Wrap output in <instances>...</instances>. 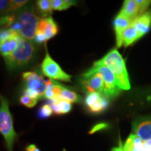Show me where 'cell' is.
<instances>
[{
	"mask_svg": "<svg viewBox=\"0 0 151 151\" xmlns=\"http://www.w3.org/2000/svg\"><path fill=\"white\" fill-rule=\"evenodd\" d=\"M105 66L113 73L117 85L121 90H129L130 83L125 62L116 48L113 49L101 60L94 62L93 67Z\"/></svg>",
	"mask_w": 151,
	"mask_h": 151,
	"instance_id": "6da1fadb",
	"label": "cell"
},
{
	"mask_svg": "<svg viewBox=\"0 0 151 151\" xmlns=\"http://www.w3.org/2000/svg\"><path fill=\"white\" fill-rule=\"evenodd\" d=\"M16 22L20 26L18 33L20 37L29 41L35 40L39 20L33 5L28 4L16 12Z\"/></svg>",
	"mask_w": 151,
	"mask_h": 151,
	"instance_id": "7a4b0ae2",
	"label": "cell"
},
{
	"mask_svg": "<svg viewBox=\"0 0 151 151\" xmlns=\"http://www.w3.org/2000/svg\"><path fill=\"white\" fill-rule=\"evenodd\" d=\"M35 47L30 41L20 37L18 46L10 55L4 58L9 70H17L27 65L33 60Z\"/></svg>",
	"mask_w": 151,
	"mask_h": 151,
	"instance_id": "3957f363",
	"label": "cell"
},
{
	"mask_svg": "<svg viewBox=\"0 0 151 151\" xmlns=\"http://www.w3.org/2000/svg\"><path fill=\"white\" fill-rule=\"evenodd\" d=\"M0 133L4 139L7 150L13 151L17 134L14 127L9 101L3 97H0Z\"/></svg>",
	"mask_w": 151,
	"mask_h": 151,
	"instance_id": "277c9868",
	"label": "cell"
},
{
	"mask_svg": "<svg viewBox=\"0 0 151 151\" xmlns=\"http://www.w3.org/2000/svg\"><path fill=\"white\" fill-rule=\"evenodd\" d=\"M88 71L92 73H97L101 76L104 83L103 96L109 99L117 97L122 90L117 85L115 75L108 67L105 66H97L92 67Z\"/></svg>",
	"mask_w": 151,
	"mask_h": 151,
	"instance_id": "5b68a950",
	"label": "cell"
},
{
	"mask_svg": "<svg viewBox=\"0 0 151 151\" xmlns=\"http://www.w3.org/2000/svg\"><path fill=\"white\" fill-rule=\"evenodd\" d=\"M41 71L43 74L52 80L71 82V76L62 70L60 65L52 59L48 52H46L44 60L41 64Z\"/></svg>",
	"mask_w": 151,
	"mask_h": 151,
	"instance_id": "8992f818",
	"label": "cell"
},
{
	"mask_svg": "<svg viewBox=\"0 0 151 151\" xmlns=\"http://www.w3.org/2000/svg\"><path fill=\"white\" fill-rule=\"evenodd\" d=\"M22 78L25 84V88L35 92L40 99H42L47 89V82L44 81L42 76L37 73L27 71L22 73Z\"/></svg>",
	"mask_w": 151,
	"mask_h": 151,
	"instance_id": "52a82bcc",
	"label": "cell"
},
{
	"mask_svg": "<svg viewBox=\"0 0 151 151\" xmlns=\"http://www.w3.org/2000/svg\"><path fill=\"white\" fill-rule=\"evenodd\" d=\"M81 85L83 88L90 92H97L103 95L104 83L101 76L97 73H92L87 71L82 76Z\"/></svg>",
	"mask_w": 151,
	"mask_h": 151,
	"instance_id": "ba28073f",
	"label": "cell"
},
{
	"mask_svg": "<svg viewBox=\"0 0 151 151\" xmlns=\"http://www.w3.org/2000/svg\"><path fill=\"white\" fill-rule=\"evenodd\" d=\"M132 129L134 134L141 138L143 142L151 140V116L136 119L132 123Z\"/></svg>",
	"mask_w": 151,
	"mask_h": 151,
	"instance_id": "9c48e42d",
	"label": "cell"
},
{
	"mask_svg": "<svg viewBox=\"0 0 151 151\" xmlns=\"http://www.w3.org/2000/svg\"><path fill=\"white\" fill-rule=\"evenodd\" d=\"M132 22V20L120 14H118L115 18L113 25L116 32L117 48H120L122 46V35L124 32L131 25Z\"/></svg>",
	"mask_w": 151,
	"mask_h": 151,
	"instance_id": "30bf717a",
	"label": "cell"
},
{
	"mask_svg": "<svg viewBox=\"0 0 151 151\" xmlns=\"http://www.w3.org/2000/svg\"><path fill=\"white\" fill-rule=\"evenodd\" d=\"M132 25L137 29L139 39L146 35L151 26V10H148L145 14L135 18L132 21Z\"/></svg>",
	"mask_w": 151,
	"mask_h": 151,
	"instance_id": "8fae6325",
	"label": "cell"
},
{
	"mask_svg": "<svg viewBox=\"0 0 151 151\" xmlns=\"http://www.w3.org/2000/svg\"><path fill=\"white\" fill-rule=\"evenodd\" d=\"M37 32H41L45 34L47 39L54 37L58 32V27L52 17L41 18L39 20L37 26Z\"/></svg>",
	"mask_w": 151,
	"mask_h": 151,
	"instance_id": "7c38bea8",
	"label": "cell"
},
{
	"mask_svg": "<svg viewBox=\"0 0 151 151\" xmlns=\"http://www.w3.org/2000/svg\"><path fill=\"white\" fill-rule=\"evenodd\" d=\"M48 104L51 106L52 112L56 115L67 114L70 112L72 109V105L71 103L60 98L50 100Z\"/></svg>",
	"mask_w": 151,
	"mask_h": 151,
	"instance_id": "4fadbf2b",
	"label": "cell"
},
{
	"mask_svg": "<svg viewBox=\"0 0 151 151\" xmlns=\"http://www.w3.org/2000/svg\"><path fill=\"white\" fill-rule=\"evenodd\" d=\"M120 14L127 17L133 21L139 16V6L134 0H125L123 3Z\"/></svg>",
	"mask_w": 151,
	"mask_h": 151,
	"instance_id": "5bb4252c",
	"label": "cell"
},
{
	"mask_svg": "<svg viewBox=\"0 0 151 151\" xmlns=\"http://www.w3.org/2000/svg\"><path fill=\"white\" fill-rule=\"evenodd\" d=\"M20 39V37L18 36V37L11 38L9 40L0 43V54L4 58L10 55L18 48Z\"/></svg>",
	"mask_w": 151,
	"mask_h": 151,
	"instance_id": "9a60e30c",
	"label": "cell"
},
{
	"mask_svg": "<svg viewBox=\"0 0 151 151\" xmlns=\"http://www.w3.org/2000/svg\"><path fill=\"white\" fill-rule=\"evenodd\" d=\"M143 141L134 134H131L124 143V151H142Z\"/></svg>",
	"mask_w": 151,
	"mask_h": 151,
	"instance_id": "2e32d148",
	"label": "cell"
},
{
	"mask_svg": "<svg viewBox=\"0 0 151 151\" xmlns=\"http://www.w3.org/2000/svg\"><path fill=\"white\" fill-rule=\"evenodd\" d=\"M47 89L43 98L52 100L59 98L64 86L53 83L51 79L47 81Z\"/></svg>",
	"mask_w": 151,
	"mask_h": 151,
	"instance_id": "e0dca14e",
	"label": "cell"
},
{
	"mask_svg": "<svg viewBox=\"0 0 151 151\" xmlns=\"http://www.w3.org/2000/svg\"><path fill=\"white\" fill-rule=\"evenodd\" d=\"M138 39H139V37L137 29L131 24L122 35V46L124 47L129 46L136 42Z\"/></svg>",
	"mask_w": 151,
	"mask_h": 151,
	"instance_id": "ac0fdd59",
	"label": "cell"
},
{
	"mask_svg": "<svg viewBox=\"0 0 151 151\" xmlns=\"http://www.w3.org/2000/svg\"><path fill=\"white\" fill-rule=\"evenodd\" d=\"M37 11L38 14L43 18H48V16H50L52 13V9L51 5V1L49 0H39L37 3Z\"/></svg>",
	"mask_w": 151,
	"mask_h": 151,
	"instance_id": "d6986e66",
	"label": "cell"
},
{
	"mask_svg": "<svg viewBox=\"0 0 151 151\" xmlns=\"http://www.w3.org/2000/svg\"><path fill=\"white\" fill-rule=\"evenodd\" d=\"M60 99L65 101H69V103H78L81 101V96L76 93V92L72 91V90L63 87L61 93L59 97Z\"/></svg>",
	"mask_w": 151,
	"mask_h": 151,
	"instance_id": "ffe728a7",
	"label": "cell"
},
{
	"mask_svg": "<svg viewBox=\"0 0 151 151\" xmlns=\"http://www.w3.org/2000/svg\"><path fill=\"white\" fill-rule=\"evenodd\" d=\"M109 106V99L102 95L101 99L97 102H96L88 109H89L90 112L93 113V114H99V113L104 112L106 109H107Z\"/></svg>",
	"mask_w": 151,
	"mask_h": 151,
	"instance_id": "44dd1931",
	"label": "cell"
},
{
	"mask_svg": "<svg viewBox=\"0 0 151 151\" xmlns=\"http://www.w3.org/2000/svg\"><path fill=\"white\" fill-rule=\"evenodd\" d=\"M51 5L52 10L64 11L67 10L72 6L76 5V1L70 0H52Z\"/></svg>",
	"mask_w": 151,
	"mask_h": 151,
	"instance_id": "7402d4cb",
	"label": "cell"
},
{
	"mask_svg": "<svg viewBox=\"0 0 151 151\" xmlns=\"http://www.w3.org/2000/svg\"><path fill=\"white\" fill-rule=\"evenodd\" d=\"M16 21V12L5 15L0 18V29H9Z\"/></svg>",
	"mask_w": 151,
	"mask_h": 151,
	"instance_id": "603a6c76",
	"label": "cell"
},
{
	"mask_svg": "<svg viewBox=\"0 0 151 151\" xmlns=\"http://www.w3.org/2000/svg\"><path fill=\"white\" fill-rule=\"evenodd\" d=\"M101 96L102 94L97 93V92H90L87 94L85 99V104L89 109L101 99Z\"/></svg>",
	"mask_w": 151,
	"mask_h": 151,
	"instance_id": "cb8c5ba5",
	"label": "cell"
},
{
	"mask_svg": "<svg viewBox=\"0 0 151 151\" xmlns=\"http://www.w3.org/2000/svg\"><path fill=\"white\" fill-rule=\"evenodd\" d=\"M18 36H20L18 33L12 31L10 29H0V43Z\"/></svg>",
	"mask_w": 151,
	"mask_h": 151,
	"instance_id": "d4e9b609",
	"label": "cell"
},
{
	"mask_svg": "<svg viewBox=\"0 0 151 151\" xmlns=\"http://www.w3.org/2000/svg\"><path fill=\"white\" fill-rule=\"evenodd\" d=\"M52 110L50 104H46L41 106L38 112V116L40 119H46L52 116Z\"/></svg>",
	"mask_w": 151,
	"mask_h": 151,
	"instance_id": "484cf974",
	"label": "cell"
},
{
	"mask_svg": "<svg viewBox=\"0 0 151 151\" xmlns=\"http://www.w3.org/2000/svg\"><path fill=\"white\" fill-rule=\"evenodd\" d=\"M20 101L22 105L30 109L35 106L36 104H37L38 99H34V98H31L25 95H22L20 97Z\"/></svg>",
	"mask_w": 151,
	"mask_h": 151,
	"instance_id": "4316f807",
	"label": "cell"
},
{
	"mask_svg": "<svg viewBox=\"0 0 151 151\" xmlns=\"http://www.w3.org/2000/svg\"><path fill=\"white\" fill-rule=\"evenodd\" d=\"M136 2L139 6V16L145 14L147 11V9H148L149 6L151 4V1L150 0H137Z\"/></svg>",
	"mask_w": 151,
	"mask_h": 151,
	"instance_id": "83f0119b",
	"label": "cell"
},
{
	"mask_svg": "<svg viewBox=\"0 0 151 151\" xmlns=\"http://www.w3.org/2000/svg\"><path fill=\"white\" fill-rule=\"evenodd\" d=\"M11 1L0 0V18L5 15L10 14Z\"/></svg>",
	"mask_w": 151,
	"mask_h": 151,
	"instance_id": "f1b7e54d",
	"label": "cell"
},
{
	"mask_svg": "<svg viewBox=\"0 0 151 151\" xmlns=\"http://www.w3.org/2000/svg\"><path fill=\"white\" fill-rule=\"evenodd\" d=\"M28 1L25 0H14L11 1V8H10V14L11 13H15L19 9L22 8L24 5L27 4Z\"/></svg>",
	"mask_w": 151,
	"mask_h": 151,
	"instance_id": "f546056e",
	"label": "cell"
},
{
	"mask_svg": "<svg viewBox=\"0 0 151 151\" xmlns=\"http://www.w3.org/2000/svg\"><path fill=\"white\" fill-rule=\"evenodd\" d=\"M108 127H109V124L106 123L97 124L92 127V129H90V131L89 132V134H94L97 132H99V131H101V130H104V129H106Z\"/></svg>",
	"mask_w": 151,
	"mask_h": 151,
	"instance_id": "4dcf8cb0",
	"label": "cell"
},
{
	"mask_svg": "<svg viewBox=\"0 0 151 151\" xmlns=\"http://www.w3.org/2000/svg\"><path fill=\"white\" fill-rule=\"evenodd\" d=\"M35 41L37 43H43L45 41H48V39H47L46 36L45 35L44 33L41 32H37L35 38Z\"/></svg>",
	"mask_w": 151,
	"mask_h": 151,
	"instance_id": "1f68e13d",
	"label": "cell"
},
{
	"mask_svg": "<svg viewBox=\"0 0 151 151\" xmlns=\"http://www.w3.org/2000/svg\"><path fill=\"white\" fill-rule=\"evenodd\" d=\"M23 95L27 96V97H29L31 98H34V99H40L39 96L35 92L32 91V90L29 89V88H24L23 91Z\"/></svg>",
	"mask_w": 151,
	"mask_h": 151,
	"instance_id": "d6a6232c",
	"label": "cell"
},
{
	"mask_svg": "<svg viewBox=\"0 0 151 151\" xmlns=\"http://www.w3.org/2000/svg\"><path fill=\"white\" fill-rule=\"evenodd\" d=\"M142 151H151V140H148L143 142Z\"/></svg>",
	"mask_w": 151,
	"mask_h": 151,
	"instance_id": "836d02e7",
	"label": "cell"
},
{
	"mask_svg": "<svg viewBox=\"0 0 151 151\" xmlns=\"http://www.w3.org/2000/svg\"><path fill=\"white\" fill-rule=\"evenodd\" d=\"M111 151H124V146L122 145L120 137H119V146L118 147H114V148H113L111 149Z\"/></svg>",
	"mask_w": 151,
	"mask_h": 151,
	"instance_id": "e575fe53",
	"label": "cell"
},
{
	"mask_svg": "<svg viewBox=\"0 0 151 151\" xmlns=\"http://www.w3.org/2000/svg\"><path fill=\"white\" fill-rule=\"evenodd\" d=\"M25 151H40L38 147L35 144H30L25 148Z\"/></svg>",
	"mask_w": 151,
	"mask_h": 151,
	"instance_id": "d590c367",
	"label": "cell"
}]
</instances>
